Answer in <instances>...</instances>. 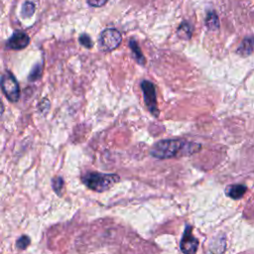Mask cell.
<instances>
[{
  "instance_id": "6da1fadb",
  "label": "cell",
  "mask_w": 254,
  "mask_h": 254,
  "mask_svg": "<svg viewBox=\"0 0 254 254\" xmlns=\"http://www.w3.org/2000/svg\"><path fill=\"white\" fill-rule=\"evenodd\" d=\"M201 148L200 144L188 142L182 139H165L158 141L151 148V155L158 159H170L196 153Z\"/></svg>"
},
{
  "instance_id": "7a4b0ae2",
  "label": "cell",
  "mask_w": 254,
  "mask_h": 254,
  "mask_svg": "<svg viewBox=\"0 0 254 254\" xmlns=\"http://www.w3.org/2000/svg\"><path fill=\"white\" fill-rule=\"evenodd\" d=\"M82 183L94 191H104L112 188L120 178L116 174H101L97 172L86 173L82 178Z\"/></svg>"
},
{
  "instance_id": "3957f363",
  "label": "cell",
  "mask_w": 254,
  "mask_h": 254,
  "mask_svg": "<svg viewBox=\"0 0 254 254\" xmlns=\"http://www.w3.org/2000/svg\"><path fill=\"white\" fill-rule=\"evenodd\" d=\"M1 88L6 98L11 102H17L20 97V86L15 76L6 70L1 76Z\"/></svg>"
},
{
  "instance_id": "277c9868",
  "label": "cell",
  "mask_w": 254,
  "mask_h": 254,
  "mask_svg": "<svg viewBox=\"0 0 254 254\" xmlns=\"http://www.w3.org/2000/svg\"><path fill=\"white\" fill-rule=\"evenodd\" d=\"M122 41L120 32L114 28H108L101 32L98 40L99 49L103 52H110L115 50Z\"/></svg>"
},
{
  "instance_id": "5b68a950",
  "label": "cell",
  "mask_w": 254,
  "mask_h": 254,
  "mask_svg": "<svg viewBox=\"0 0 254 254\" xmlns=\"http://www.w3.org/2000/svg\"><path fill=\"white\" fill-rule=\"evenodd\" d=\"M141 88L144 94V101L149 111L155 116H159V109L157 106V97H156V88L155 85L149 80H143L141 82Z\"/></svg>"
},
{
  "instance_id": "8992f818",
  "label": "cell",
  "mask_w": 254,
  "mask_h": 254,
  "mask_svg": "<svg viewBox=\"0 0 254 254\" xmlns=\"http://www.w3.org/2000/svg\"><path fill=\"white\" fill-rule=\"evenodd\" d=\"M198 240L192 235L191 227L190 225L186 226L185 232L183 234L180 248L184 253H194L197 250Z\"/></svg>"
},
{
  "instance_id": "52a82bcc",
  "label": "cell",
  "mask_w": 254,
  "mask_h": 254,
  "mask_svg": "<svg viewBox=\"0 0 254 254\" xmlns=\"http://www.w3.org/2000/svg\"><path fill=\"white\" fill-rule=\"evenodd\" d=\"M30 43V38L29 36L22 32V31H17L15 32L7 41L6 47L10 50H23L26 48Z\"/></svg>"
},
{
  "instance_id": "ba28073f",
  "label": "cell",
  "mask_w": 254,
  "mask_h": 254,
  "mask_svg": "<svg viewBox=\"0 0 254 254\" xmlns=\"http://www.w3.org/2000/svg\"><path fill=\"white\" fill-rule=\"evenodd\" d=\"M254 48V38H246L240 44L237 53L242 56H247L252 53Z\"/></svg>"
},
{
  "instance_id": "9c48e42d",
  "label": "cell",
  "mask_w": 254,
  "mask_h": 254,
  "mask_svg": "<svg viewBox=\"0 0 254 254\" xmlns=\"http://www.w3.org/2000/svg\"><path fill=\"white\" fill-rule=\"evenodd\" d=\"M205 26L207 27L208 30L214 31L217 30L219 27V20L214 11H209L207 12L206 18H205Z\"/></svg>"
},
{
  "instance_id": "30bf717a",
  "label": "cell",
  "mask_w": 254,
  "mask_h": 254,
  "mask_svg": "<svg viewBox=\"0 0 254 254\" xmlns=\"http://www.w3.org/2000/svg\"><path fill=\"white\" fill-rule=\"evenodd\" d=\"M129 47L133 53V56L135 58V60L137 61V63H139L140 64H145V58L140 50V47L138 46L137 42L135 40H130L129 42Z\"/></svg>"
},
{
  "instance_id": "8fae6325",
  "label": "cell",
  "mask_w": 254,
  "mask_h": 254,
  "mask_svg": "<svg viewBox=\"0 0 254 254\" xmlns=\"http://www.w3.org/2000/svg\"><path fill=\"white\" fill-rule=\"evenodd\" d=\"M246 191V187L242 186V185H235V186H231L228 190H227V194L228 196H230L231 198L234 199H238L241 196L244 195Z\"/></svg>"
},
{
  "instance_id": "7c38bea8",
  "label": "cell",
  "mask_w": 254,
  "mask_h": 254,
  "mask_svg": "<svg viewBox=\"0 0 254 254\" xmlns=\"http://www.w3.org/2000/svg\"><path fill=\"white\" fill-rule=\"evenodd\" d=\"M177 34L181 39L189 40L191 37V26H190V24L188 23V22H183L180 25V27L178 28Z\"/></svg>"
},
{
  "instance_id": "4fadbf2b",
  "label": "cell",
  "mask_w": 254,
  "mask_h": 254,
  "mask_svg": "<svg viewBox=\"0 0 254 254\" xmlns=\"http://www.w3.org/2000/svg\"><path fill=\"white\" fill-rule=\"evenodd\" d=\"M21 15L23 18H30L35 12V5L31 1H26L22 6Z\"/></svg>"
},
{
  "instance_id": "5bb4252c",
  "label": "cell",
  "mask_w": 254,
  "mask_h": 254,
  "mask_svg": "<svg viewBox=\"0 0 254 254\" xmlns=\"http://www.w3.org/2000/svg\"><path fill=\"white\" fill-rule=\"evenodd\" d=\"M31 243V239L29 238V236L27 235H22L20 238H18V240L16 241V247L18 249L24 250L26 249Z\"/></svg>"
},
{
  "instance_id": "9a60e30c",
  "label": "cell",
  "mask_w": 254,
  "mask_h": 254,
  "mask_svg": "<svg viewBox=\"0 0 254 254\" xmlns=\"http://www.w3.org/2000/svg\"><path fill=\"white\" fill-rule=\"evenodd\" d=\"M52 182H53V183H52V187H53L54 190H55L59 195H61V190H62V189H63V187H64V180H63V178H61V177H56V178L53 179Z\"/></svg>"
},
{
  "instance_id": "2e32d148",
  "label": "cell",
  "mask_w": 254,
  "mask_h": 254,
  "mask_svg": "<svg viewBox=\"0 0 254 254\" xmlns=\"http://www.w3.org/2000/svg\"><path fill=\"white\" fill-rule=\"evenodd\" d=\"M78 41H79V43H80L83 47H85V48H87V49H90V48L93 47L92 40H91L90 37H89L88 35H86V34L80 35L79 38H78Z\"/></svg>"
},
{
  "instance_id": "e0dca14e",
  "label": "cell",
  "mask_w": 254,
  "mask_h": 254,
  "mask_svg": "<svg viewBox=\"0 0 254 254\" xmlns=\"http://www.w3.org/2000/svg\"><path fill=\"white\" fill-rule=\"evenodd\" d=\"M41 72H42V67L40 64H36L32 70L31 73L29 74V79L30 80H36L41 76Z\"/></svg>"
},
{
  "instance_id": "ac0fdd59",
  "label": "cell",
  "mask_w": 254,
  "mask_h": 254,
  "mask_svg": "<svg viewBox=\"0 0 254 254\" xmlns=\"http://www.w3.org/2000/svg\"><path fill=\"white\" fill-rule=\"evenodd\" d=\"M108 0H86L87 4L92 7H101L103 6Z\"/></svg>"
}]
</instances>
